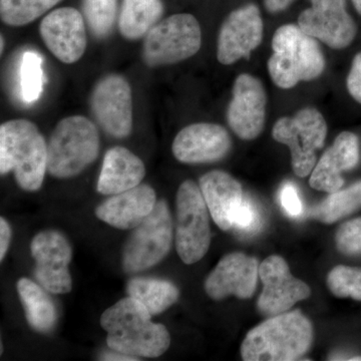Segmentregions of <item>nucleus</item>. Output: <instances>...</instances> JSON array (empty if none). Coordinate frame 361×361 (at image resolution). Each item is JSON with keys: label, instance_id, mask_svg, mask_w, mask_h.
Listing matches in <instances>:
<instances>
[{"label": "nucleus", "instance_id": "f257e3e1", "mask_svg": "<svg viewBox=\"0 0 361 361\" xmlns=\"http://www.w3.org/2000/svg\"><path fill=\"white\" fill-rule=\"evenodd\" d=\"M152 316L141 302L130 296L109 307L101 317L109 348L134 357L164 355L170 348V334L161 323L152 322Z\"/></svg>", "mask_w": 361, "mask_h": 361}, {"label": "nucleus", "instance_id": "f03ea898", "mask_svg": "<svg viewBox=\"0 0 361 361\" xmlns=\"http://www.w3.org/2000/svg\"><path fill=\"white\" fill-rule=\"evenodd\" d=\"M313 327L301 311L272 316L247 334L241 345L245 361H293L310 349Z\"/></svg>", "mask_w": 361, "mask_h": 361}, {"label": "nucleus", "instance_id": "7ed1b4c3", "mask_svg": "<svg viewBox=\"0 0 361 361\" xmlns=\"http://www.w3.org/2000/svg\"><path fill=\"white\" fill-rule=\"evenodd\" d=\"M47 170V145L35 123L13 120L0 126V173L13 172L25 191L40 189Z\"/></svg>", "mask_w": 361, "mask_h": 361}, {"label": "nucleus", "instance_id": "20e7f679", "mask_svg": "<svg viewBox=\"0 0 361 361\" xmlns=\"http://www.w3.org/2000/svg\"><path fill=\"white\" fill-rule=\"evenodd\" d=\"M272 49L268 71L273 82L281 89L315 80L325 70L324 56L317 40L298 25L280 26L273 35Z\"/></svg>", "mask_w": 361, "mask_h": 361}, {"label": "nucleus", "instance_id": "39448f33", "mask_svg": "<svg viewBox=\"0 0 361 361\" xmlns=\"http://www.w3.org/2000/svg\"><path fill=\"white\" fill-rule=\"evenodd\" d=\"M96 125L82 116L63 118L54 128L47 145V171L59 179L75 177L99 156Z\"/></svg>", "mask_w": 361, "mask_h": 361}, {"label": "nucleus", "instance_id": "423d86ee", "mask_svg": "<svg viewBox=\"0 0 361 361\" xmlns=\"http://www.w3.org/2000/svg\"><path fill=\"white\" fill-rule=\"evenodd\" d=\"M200 25L188 13L169 16L149 30L142 47L147 66L174 65L192 58L201 49Z\"/></svg>", "mask_w": 361, "mask_h": 361}, {"label": "nucleus", "instance_id": "0eeeda50", "mask_svg": "<svg viewBox=\"0 0 361 361\" xmlns=\"http://www.w3.org/2000/svg\"><path fill=\"white\" fill-rule=\"evenodd\" d=\"M176 207V249L185 264H194L206 255L211 243L209 210L200 187L191 180L182 183Z\"/></svg>", "mask_w": 361, "mask_h": 361}, {"label": "nucleus", "instance_id": "6e6552de", "mask_svg": "<svg viewBox=\"0 0 361 361\" xmlns=\"http://www.w3.org/2000/svg\"><path fill=\"white\" fill-rule=\"evenodd\" d=\"M272 135L275 141L289 147L294 173L304 178L315 167L316 151L324 146L327 125L320 111L305 108L292 118H279Z\"/></svg>", "mask_w": 361, "mask_h": 361}, {"label": "nucleus", "instance_id": "1a4fd4ad", "mask_svg": "<svg viewBox=\"0 0 361 361\" xmlns=\"http://www.w3.org/2000/svg\"><path fill=\"white\" fill-rule=\"evenodd\" d=\"M173 224L167 202H157L155 209L135 228L123 253V269L137 273L160 263L171 250Z\"/></svg>", "mask_w": 361, "mask_h": 361}, {"label": "nucleus", "instance_id": "9d476101", "mask_svg": "<svg viewBox=\"0 0 361 361\" xmlns=\"http://www.w3.org/2000/svg\"><path fill=\"white\" fill-rule=\"evenodd\" d=\"M30 252L35 261V277L49 293L66 294L73 288L68 266L73 251L61 233L45 230L32 239Z\"/></svg>", "mask_w": 361, "mask_h": 361}, {"label": "nucleus", "instance_id": "9b49d317", "mask_svg": "<svg viewBox=\"0 0 361 361\" xmlns=\"http://www.w3.org/2000/svg\"><path fill=\"white\" fill-rule=\"evenodd\" d=\"M90 106L97 123L109 135L126 137L132 132V90L122 75L102 78L92 92Z\"/></svg>", "mask_w": 361, "mask_h": 361}, {"label": "nucleus", "instance_id": "f8f14e48", "mask_svg": "<svg viewBox=\"0 0 361 361\" xmlns=\"http://www.w3.org/2000/svg\"><path fill=\"white\" fill-rule=\"evenodd\" d=\"M259 277L264 286L257 302L263 315L281 314L310 296V286L292 276L288 264L280 256L266 258L259 266Z\"/></svg>", "mask_w": 361, "mask_h": 361}, {"label": "nucleus", "instance_id": "ddd939ff", "mask_svg": "<svg viewBox=\"0 0 361 361\" xmlns=\"http://www.w3.org/2000/svg\"><path fill=\"white\" fill-rule=\"evenodd\" d=\"M298 25L334 49L348 47L357 33L355 20L346 11L345 0H311L310 8L299 16Z\"/></svg>", "mask_w": 361, "mask_h": 361}, {"label": "nucleus", "instance_id": "4468645a", "mask_svg": "<svg viewBox=\"0 0 361 361\" xmlns=\"http://www.w3.org/2000/svg\"><path fill=\"white\" fill-rule=\"evenodd\" d=\"M263 39L260 11L250 4L233 11L223 23L218 37L217 59L224 66L250 58Z\"/></svg>", "mask_w": 361, "mask_h": 361}, {"label": "nucleus", "instance_id": "2eb2a0df", "mask_svg": "<svg viewBox=\"0 0 361 361\" xmlns=\"http://www.w3.org/2000/svg\"><path fill=\"white\" fill-rule=\"evenodd\" d=\"M266 94L262 82L248 73H242L233 87V99L227 111L230 128L240 139L251 141L264 129Z\"/></svg>", "mask_w": 361, "mask_h": 361}, {"label": "nucleus", "instance_id": "dca6fc26", "mask_svg": "<svg viewBox=\"0 0 361 361\" xmlns=\"http://www.w3.org/2000/svg\"><path fill=\"white\" fill-rule=\"evenodd\" d=\"M39 32L49 51L63 63H75L87 49L84 16L73 7H63L47 14Z\"/></svg>", "mask_w": 361, "mask_h": 361}, {"label": "nucleus", "instance_id": "f3484780", "mask_svg": "<svg viewBox=\"0 0 361 361\" xmlns=\"http://www.w3.org/2000/svg\"><path fill=\"white\" fill-rule=\"evenodd\" d=\"M258 277V261L236 252L221 259L207 277L204 287L214 300H222L231 295L249 299L256 290Z\"/></svg>", "mask_w": 361, "mask_h": 361}, {"label": "nucleus", "instance_id": "a211bd4d", "mask_svg": "<svg viewBox=\"0 0 361 361\" xmlns=\"http://www.w3.org/2000/svg\"><path fill=\"white\" fill-rule=\"evenodd\" d=\"M231 145V137L225 128L216 123H193L178 133L172 151L182 163H209L224 158Z\"/></svg>", "mask_w": 361, "mask_h": 361}, {"label": "nucleus", "instance_id": "6ab92c4d", "mask_svg": "<svg viewBox=\"0 0 361 361\" xmlns=\"http://www.w3.org/2000/svg\"><path fill=\"white\" fill-rule=\"evenodd\" d=\"M360 161V141L356 135L343 132L316 163L310 180L317 191L334 193L343 186L341 173L351 170Z\"/></svg>", "mask_w": 361, "mask_h": 361}, {"label": "nucleus", "instance_id": "aec40b11", "mask_svg": "<svg viewBox=\"0 0 361 361\" xmlns=\"http://www.w3.org/2000/svg\"><path fill=\"white\" fill-rule=\"evenodd\" d=\"M157 204L155 190L149 185L113 195L96 209L99 220L121 230L135 229L153 212Z\"/></svg>", "mask_w": 361, "mask_h": 361}, {"label": "nucleus", "instance_id": "412c9836", "mask_svg": "<svg viewBox=\"0 0 361 361\" xmlns=\"http://www.w3.org/2000/svg\"><path fill=\"white\" fill-rule=\"evenodd\" d=\"M200 189L216 225L224 231L231 229L233 217L244 198L241 184L223 171H212L201 178Z\"/></svg>", "mask_w": 361, "mask_h": 361}, {"label": "nucleus", "instance_id": "4be33fe9", "mask_svg": "<svg viewBox=\"0 0 361 361\" xmlns=\"http://www.w3.org/2000/svg\"><path fill=\"white\" fill-rule=\"evenodd\" d=\"M146 175V167L139 157L123 147H114L104 155L97 180V191L113 196L139 186Z\"/></svg>", "mask_w": 361, "mask_h": 361}, {"label": "nucleus", "instance_id": "5701e85b", "mask_svg": "<svg viewBox=\"0 0 361 361\" xmlns=\"http://www.w3.org/2000/svg\"><path fill=\"white\" fill-rule=\"evenodd\" d=\"M18 291L30 326L42 334L51 331L58 320V311L44 287L28 278H21Z\"/></svg>", "mask_w": 361, "mask_h": 361}, {"label": "nucleus", "instance_id": "b1692460", "mask_svg": "<svg viewBox=\"0 0 361 361\" xmlns=\"http://www.w3.org/2000/svg\"><path fill=\"white\" fill-rule=\"evenodd\" d=\"M161 0H123L118 30L127 39H137L146 35L163 14Z\"/></svg>", "mask_w": 361, "mask_h": 361}, {"label": "nucleus", "instance_id": "393cba45", "mask_svg": "<svg viewBox=\"0 0 361 361\" xmlns=\"http://www.w3.org/2000/svg\"><path fill=\"white\" fill-rule=\"evenodd\" d=\"M129 296L141 302L152 315L168 310L179 299V289L166 280L135 278L127 287Z\"/></svg>", "mask_w": 361, "mask_h": 361}, {"label": "nucleus", "instance_id": "a878e982", "mask_svg": "<svg viewBox=\"0 0 361 361\" xmlns=\"http://www.w3.org/2000/svg\"><path fill=\"white\" fill-rule=\"evenodd\" d=\"M361 209V180L346 189L331 193L310 211V216L320 222L332 224Z\"/></svg>", "mask_w": 361, "mask_h": 361}, {"label": "nucleus", "instance_id": "bb28decb", "mask_svg": "<svg viewBox=\"0 0 361 361\" xmlns=\"http://www.w3.org/2000/svg\"><path fill=\"white\" fill-rule=\"evenodd\" d=\"M61 0H0V16L6 25L23 26L32 23Z\"/></svg>", "mask_w": 361, "mask_h": 361}, {"label": "nucleus", "instance_id": "cd10ccee", "mask_svg": "<svg viewBox=\"0 0 361 361\" xmlns=\"http://www.w3.org/2000/svg\"><path fill=\"white\" fill-rule=\"evenodd\" d=\"M44 82L42 56L35 51H25L21 58L20 68V87L23 101L26 104L37 102L44 90Z\"/></svg>", "mask_w": 361, "mask_h": 361}, {"label": "nucleus", "instance_id": "c85d7f7f", "mask_svg": "<svg viewBox=\"0 0 361 361\" xmlns=\"http://www.w3.org/2000/svg\"><path fill=\"white\" fill-rule=\"evenodd\" d=\"M82 14L94 37L110 35L118 13L116 0H82Z\"/></svg>", "mask_w": 361, "mask_h": 361}, {"label": "nucleus", "instance_id": "c756f323", "mask_svg": "<svg viewBox=\"0 0 361 361\" xmlns=\"http://www.w3.org/2000/svg\"><path fill=\"white\" fill-rule=\"evenodd\" d=\"M327 285L334 295L339 298L351 297L361 301V269L336 266L327 276Z\"/></svg>", "mask_w": 361, "mask_h": 361}, {"label": "nucleus", "instance_id": "7c9ffc66", "mask_svg": "<svg viewBox=\"0 0 361 361\" xmlns=\"http://www.w3.org/2000/svg\"><path fill=\"white\" fill-rule=\"evenodd\" d=\"M336 247L348 256H361V218L342 224L336 235Z\"/></svg>", "mask_w": 361, "mask_h": 361}, {"label": "nucleus", "instance_id": "2f4dec72", "mask_svg": "<svg viewBox=\"0 0 361 361\" xmlns=\"http://www.w3.org/2000/svg\"><path fill=\"white\" fill-rule=\"evenodd\" d=\"M261 218L257 205L250 198L244 197L233 217L232 228L243 234H255L262 224Z\"/></svg>", "mask_w": 361, "mask_h": 361}, {"label": "nucleus", "instance_id": "473e14b6", "mask_svg": "<svg viewBox=\"0 0 361 361\" xmlns=\"http://www.w3.org/2000/svg\"><path fill=\"white\" fill-rule=\"evenodd\" d=\"M280 202L288 215L298 217L303 212L302 202L299 197L296 187L291 183H287L280 191Z\"/></svg>", "mask_w": 361, "mask_h": 361}, {"label": "nucleus", "instance_id": "72a5a7b5", "mask_svg": "<svg viewBox=\"0 0 361 361\" xmlns=\"http://www.w3.org/2000/svg\"><path fill=\"white\" fill-rule=\"evenodd\" d=\"M346 85L350 96L361 104V52L356 54L349 71Z\"/></svg>", "mask_w": 361, "mask_h": 361}, {"label": "nucleus", "instance_id": "f704fd0d", "mask_svg": "<svg viewBox=\"0 0 361 361\" xmlns=\"http://www.w3.org/2000/svg\"><path fill=\"white\" fill-rule=\"evenodd\" d=\"M11 241V228L4 218L0 219V260L6 257Z\"/></svg>", "mask_w": 361, "mask_h": 361}, {"label": "nucleus", "instance_id": "c9c22d12", "mask_svg": "<svg viewBox=\"0 0 361 361\" xmlns=\"http://www.w3.org/2000/svg\"><path fill=\"white\" fill-rule=\"evenodd\" d=\"M295 0H264L268 13H278L288 8Z\"/></svg>", "mask_w": 361, "mask_h": 361}, {"label": "nucleus", "instance_id": "e433bc0d", "mask_svg": "<svg viewBox=\"0 0 361 361\" xmlns=\"http://www.w3.org/2000/svg\"><path fill=\"white\" fill-rule=\"evenodd\" d=\"M103 360H122V361H135L139 360V358H135L134 356H130L127 355H123V353H106L102 358Z\"/></svg>", "mask_w": 361, "mask_h": 361}, {"label": "nucleus", "instance_id": "4c0bfd02", "mask_svg": "<svg viewBox=\"0 0 361 361\" xmlns=\"http://www.w3.org/2000/svg\"><path fill=\"white\" fill-rule=\"evenodd\" d=\"M355 6L356 11L361 16V0H351Z\"/></svg>", "mask_w": 361, "mask_h": 361}, {"label": "nucleus", "instance_id": "58836bf2", "mask_svg": "<svg viewBox=\"0 0 361 361\" xmlns=\"http://www.w3.org/2000/svg\"><path fill=\"white\" fill-rule=\"evenodd\" d=\"M348 360H351V361L358 360V361H360L361 360V356H355V357L348 358Z\"/></svg>", "mask_w": 361, "mask_h": 361}, {"label": "nucleus", "instance_id": "ea45409f", "mask_svg": "<svg viewBox=\"0 0 361 361\" xmlns=\"http://www.w3.org/2000/svg\"><path fill=\"white\" fill-rule=\"evenodd\" d=\"M0 45H1V49H0V52L4 51V37H1V42H0Z\"/></svg>", "mask_w": 361, "mask_h": 361}]
</instances>
